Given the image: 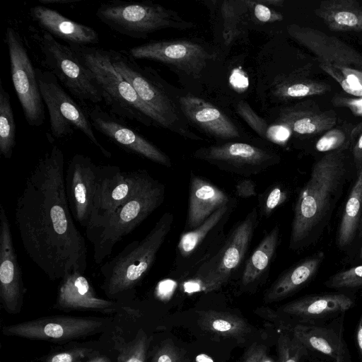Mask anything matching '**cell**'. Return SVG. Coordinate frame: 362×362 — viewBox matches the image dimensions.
<instances>
[{
    "mask_svg": "<svg viewBox=\"0 0 362 362\" xmlns=\"http://www.w3.org/2000/svg\"><path fill=\"white\" fill-rule=\"evenodd\" d=\"M319 66L335 80L346 93L362 98V71L322 63Z\"/></svg>",
    "mask_w": 362,
    "mask_h": 362,
    "instance_id": "obj_38",
    "label": "cell"
},
{
    "mask_svg": "<svg viewBox=\"0 0 362 362\" xmlns=\"http://www.w3.org/2000/svg\"><path fill=\"white\" fill-rule=\"evenodd\" d=\"M359 257H360L361 259H362V246H361V249H360V252H359Z\"/></svg>",
    "mask_w": 362,
    "mask_h": 362,
    "instance_id": "obj_57",
    "label": "cell"
},
{
    "mask_svg": "<svg viewBox=\"0 0 362 362\" xmlns=\"http://www.w3.org/2000/svg\"><path fill=\"white\" fill-rule=\"evenodd\" d=\"M236 205L234 198L197 228L181 234L173 267L174 276L188 280L220 250L227 236L226 227Z\"/></svg>",
    "mask_w": 362,
    "mask_h": 362,
    "instance_id": "obj_10",
    "label": "cell"
},
{
    "mask_svg": "<svg viewBox=\"0 0 362 362\" xmlns=\"http://www.w3.org/2000/svg\"><path fill=\"white\" fill-rule=\"evenodd\" d=\"M99 165L82 154L74 155L69 163L65 187L74 219L83 228L90 222L96 195Z\"/></svg>",
    "mask_w": 362,
    "mask_h": 362,
    "instance_id": "obj_18",
    "label": "cell"
},
{
    "mask_svg": "<svg viewBox=\"0 0 362 362\" xmlns=\"http://www.w3.org/2000/svg\"><path fill=\"white\" fill-rule=\"evenodd\" d=\"M29 30L41 66L52 73L71 96L83 105L103 102L94 76L70 46L61 43L41 28L30 27Z\"/></svg>",
    "mask_w": 362,
    "mask_h": 362,
    "instance_id": "obj_7",
    "label": "cell"
},
{
    "mask_svg": "<svg viewBox=\"0 0 362 362\" xmlns=\"http://www.w3.org/2000/svg\"><path fill=\"white\" fill-rule=\"evenodd\" d=\"M324 258L325 253L320 251L285 271L267 290L264 301L280 300L301 288L314 277Z\"/></svg>",
    "mask_w": 362,
    "mask_h": 362,
    "instance_id": "obj_28",
    "label": "cell"
},
{
    "mask_svg": "<svg viewBox=\"0 0 362 362\" xmlns=\"http://www.w3.org/2000/svg\"><path fill=\"white\" fill-rule=\"evenodd\" d=\"M221 170L250 177L263 173L280 161L274 152L243 142H226L202 147L194 153Z\"/></svg>",
    "mask_w": 362,
    "mask_h": 362,
    "instance_id": "obj_15",
    "label": "cell"
},
{
    "mask_svg": "<svg viewBox=\"0 0 362 362\" xmlns=\"http://www.w3.org/2000/svg\"><path fill=\"white\" fill-rule=\"evenodd\" d=\"M195 361L196 362H214L213 359L209 356L204 354L197 355Z\"/></svg>",
    "mask_w": 362,
    "mask_h": 362,
    "instance_id": "obj_54",
    "label": "cell"
},
{
    "mask_svg": "<svg viewBox=\"0 0 362 362\" xmlns=\"http://www.w3.org/2000/svg\"><path fill=\"white\" fill-rule=\"evenodd\" d=\"M124 302L98 297L85 274L73 272L60 281L52 308L64 312H95L115 316L124 310Z\"/></svg>",
    "mask_w": 362,
    "mask_h": 362,
    "instance_id": "obj_21",
    "label": "cell"
},
{
    "mask_svg": "<svg viewBox=\"0 0 362 362\" xmlns=\"http://www.w3.org/2000/svg\"><path fill=\"white\" fill-rule=\"evenodd\" d=\"M95 14L111 30L134 39H146L163 29L186 30L195 26L177 12L151 1L112 0L101 4Z\"/></svg>",
    "mask_w": 362,
    "mask_h": 362,
    "instance_id": "obj_9",
    "label": "cell"
},
{
    "mask_svg": "<svg viewBox=\"0 0 362 362\" xmlns=\"http://www.w3.org/2000/svg\"><path fill=\"white\" fill-rule=\"evenodd\" d=\"M15 223L26 254L49 279L85 274L86 244L71 216L64 156L58 146L44 153L27 176L16 200Z\"/></svg>",
    "mask_w": 362,
    "mask_h": 362,
    "instance_id": "obj_1",
    "label": "cell"
},
{
    "mask_svg": "<svg viewBox=\"0 0 362 362\" xmlns=\"http://www.w3.org/2000/svg\"><path fill=\"white\" fill-rule=\"evenodd\" d=\"M234 197L207 180L191 173L185 231L194 230Z\"/></svg>",
    "mask_w": 362,
    "mask_h": 362,
    "instance_id": "obj_25",
    "label": "cell"
},
{
    "mask_svg": "<svg viewBox=\"0 0 362 362\" xmlns=\"http://www.w3.org/2000/svg\"><path fill=\"white\" fill-rule=\"evenodd\" d=\"M202 329L225 337H240L250 331L247 323L236 315L213 310L199 313Z\"/></svg>",
    "mask_w": 362,
    "mask_h": 362,
    "instance_id": "obj_34",
    "label": "cell"
},
{
    "mask_svg": "<svg viewBox=\"0 0 362 362\" xmlns=\"http://www.w3.org/2000/svg\"><path fill=\"white\" fill-rule=\"evenodd\" d=\"M29 13L40 28L69 46H92L99 42L98 33L93 28L74 21L44 5L31 7Z\"/></svg>",
    "mask_w": 362,
    "mask_h": 362,
    "instance_id": "obj_24",
    "label": "cell"
},
{
    "mask_svg": "<svg viewBox=\"0 0 362 362\" xmlns=\"http://www.w3.org/2000/svg\"><path fill=\"white\" fill-rule=\"evenodd\" d=\"M70 47L94 76L110 112L124 120L146 127L154 126L132 85L113 66L108 49L95 46Z\"/></svg>",
    "mask_w": 362,
    "mask_h": 362,
    "instance_id": "obj_6",
    "label": "cell"
},
{
    "mask_svg": "<svg viewBox=\"0 0 362 362\" xmlns=\"http://www.w3.org/2000/svg\"><path fill=\"white\" fill-rule=\"evenodd\" d=\"M150 362H184V357L173 341L167 339L154 349Z\"/></svg>",
    "mask_w": 362,
    "mask_h": 362,
    "instance_id": "obj_44",
    "label": "cell"
},
{
    "mask_svg": "<svg viewBox=\"0 0 362 362\" xmlns=\"http://www.w3.org/2000/svg\"><path fill=\"white\" fill-rule=\"evenodd\" d=\"M315 14L332 31L362 33V4L356 0L320 1Z\"/></svg>",
    "mask_w": 362,
    "mask_h": 362,
    "instance_id": "obj_29",
    "label": "cell"
},
{
    "mask_svg": "<svg viewBox=\"0 0 362 362\" xmlns=\"http://www.w3.org/2000/svg\"><path fill=\"white\" fill-rule=\"evenodd\" d=\"M265 351L264 346L254 344L247 350L243 362H259L260 358Z\"/></svg>",
    "mask_w": 362,
    "mask_h": 362,
    "instance_id": "obj_50",
    "label": "cell"
},
{
    "mask_svg": "<svg viewBox=\"0 0 362 362\" xmlns=\"http://www.w3.org/2000/svg\"><path fill=\"white\" fill-rule=\"evenodd\" d=\"M106 340L103 343L100 341L83 343L74 341L60 345L40 360L42 362H85L103 349Z\"/></svg>",
    "mask_w": 362,
    "mask_h": 362,
    "instance_id": "obj_36",
    "label": "cell"
},
{
    "mask_svg": "<svg viewBox=\"0 0 362 362\" xmlns=\"http://www.w3.org/2000/svg\"><path fill=\"white\" fill-rule=\"evenodd\" d=\"M5 44L8 48L10 69L14 90L27 123L41 126L45 119L44 103L36 74L22 37L14 28L6 29Z\"/></svg>",
    "mask_w": 362,
    "mask_h": 362,
    "instance_id": "obj_13",
    "label": "cell"
},
{
    "mask_svg": "<svg viewBox=\"0 0 362 362\" xmlns=\"http://www.w3.org/2000/svg\"><path fill=\"white\" fill-rule=\"evenodd\" d=\"M236 194L243 199L250 198L257 195L256 184L249 178L239 181L235 186Z\"/></svg>",
    "mask_w": 362,
    "mask_h": 362,
    "instance_id": "obj_48",
    "label": "cell"
},
{
    "mask_svg": "<svg viewBox=\"0 0 362 362\" xmlns=\"http://www.w3.org/2000/svg\"><path fill=\"white\" fill-rule=\"evenodd\" d=\"M346 173L344 151L328 152L315 163L295 204L291 249L303 247L322 223Z\"/></svg>",
    "mask_w": 362,
    "mask_h": 362,
    "instance_id": "obj_2",
    "label": "cell"
},
{
    "mask_svg": "<svg viewBox=\"0 0 362 362\" xmlns=\"http://www.w3.org/2000/svg\"><path fill=\"white\" fill-rule=\"evenodd\" d=\"M108 49L113 66L132 85L154 126L189 139H202L188 128L178 103H175L172 88L156 70L139 64L127 50Z\"/></svg>",
    "mask_w": 362,
    "mask_h": 362,
    "instance_id": "obj_4",
    "label": "cell"
},
{
    "mask_svg": "<svg viewBox=\"0 0 362 362\" xmlns=\"http://www.w3.org/2000/svg\"><path fill=\"white\" fill-rule=\"evenodd\" d=\"M6 209L0 204V303L8 314L21 313L25 293Z\"/></svg>",
    "mask_w": 362,
    "mask_h": 362,
    "instance_id": "obj_19",
    "label": "cell"
},
{
    "mask_svg": "<svg viewBox=\"0 0 362 362\" xmlns=\"http://www.w3.org/2000/svg\"><path fill=\"white\" fill-rule=\"evenodd\" d=\"M352 134V141L355 140L352 153L354 162L358 170L362 166V123L354 127Z\"/></svg>",
    "mask_w": 362,
    "mask_h": 362,
    "instance_id": "obj_47",
    "label": "cell"
},
{
    "mask_svg": "<svg viewBox=\"0 0 362 362\" xmlns=\"http://www.w3.org/2000/svg\"><path fill=\"white\" fill-rule=\"evenodd\" d=\"M274 120L296 135L312 136L334 127L337 117L333 110H322L315 101L305 100L281 108Z\"/></svg>",
    "mask_w": 362,
    "mask_h": 362,
    "instance_id": "obj_23",
    "label": "cell"
},
{
    "mask_svg": "<svg viewBox=\"0 0 362 362\" xmlns=\"http://www.w3.org/2000/svg\"><path fill=\"white\" fill-rule=\"evenodd\" d=\"M335 106L349 107L356 115H362V99H353L344 96H335L332 99Z\"/></svg>",
    "mask_w": 362,
    "mask_h": 362,
    "instance_id": "obj_49",
    "label": "cell"
},
{
    "mask_svg": "<svg viewBox=\"0 0 362 362\" xmlns=\"http://www.w3.org/2000/svg\"><path fill=\"white\" fill-rule=\"evenodd\" d=\"M173 221L171 212L164 213L143 239L129 243L100 267V287L108 299L120 302L133 299L136 288L154 264Z\"/></svg>",
    "mask_w": 362,
    "mask_h": 362,
    "instance_id": "obj_3",
    "label": "cell"
},
{
    "mask_svg": "<svg viewBox=\"0 0 362 362\" xmlns=\"http://www.w3.org/2000/svg\"><path fill=\"white\" fill-rule=\"evenodd\" d=\"M278 362H300L307 349L293 336L282 334L278 339Z\"/></svg>",
    "mask_w": 362,
    "mask_h": 362,
    "instance_id": "obj_42",
    "label": "cell"
},
{
    "mask_svg": "<svg viewBox=\"0 0 362 362\" xmlns=\"http://www.w3.org/2000/svg\"><path fill=\"white\" fill-rule=\"evenodd\" d=\"M292 333L307 350L332 362H350V354L342 337L332 327L314 325H296Z\"/></svg>",
    "mask_w": 362,
    "mask_h": 362,
    "instance_id": "obj_26",
    "label": "cell"
},
{
    "mask_svg": "<svg viewBox=\"0 0 362 362\" xmlns=\"http://www.w3.org/2000/svg\"><path fill=\"white\" fill-rule=\"evenodd\" d=\"M358 230H359L360 234H361L362 233V213H361V218H360Z\"/></svg>",
    "mask_w": 362,
    "mask_h": 362,
    "instance_id": "obj_56",
    "label": "cell"
},
{
    "mask_svg": "<svg viewBox=\"0 0 362 362\" xmlns=\"http://www.w3.org/2000/svg\"><path fill=\"white\" fill-rule=\"evenodd\" d=\"M354 300L343 293L307 296L285 304L281 311L305 321L315 320L344 313Z\"/></svg>",
    "mask_w": 362,
    "mask_h": 362,
    "instance_id": "obj_27",
    "label": "cell"
},
{
    "mask_svg": "<svg viewBox=\"0 0 362 362\" xmlns=\"http://www.w3.org/2000/svg\"><path fill=\"white\" fill-rule=\"evenodd\" d=\"M259 362H275L272 358L268 356L266 354V351L262 354Z\"/></svg>",
    "mask_w": 362,
    "mask_h": 362,
    "instance_id": "obj_55",
    "label": "cell"
},
{
    "mask_svg": "<svg viewBox=\"0 0 362 362\" xmlns=\"http://www.w3.org/2000/svg\"><path fill=\"white\" fill-rule=\"evenodd\" d=\"M289 36L312 52L320 63L362 71V54L340 39L317 29L291 24Z\"/></svg>",
    "mask_w": 362,
    "mask_h": 362,
    "instance_id": "obj_20",
    "label": "cell"
},
{
    "mask_svg": "<svg viewBox=\"0 0 362 362\" xmlns=\"http://www.w3.org/2000/svg\"><path fill=\"white\" fill-rule=\"evenodd\" d=\"M362 213V166L347 199L337 233V245L343 248L353 241Z\"/></svg>",
    "mask_w": 362,
    "mask_h": 362,
    "instance_id": "obj_33",
    "label": "cell"
},
{
    "mask_svg": "<svg viewBox=\"0 0 362 362\" xmlns=\"http://www.w3.org/2000/svg\"><path fill=\"white\" fill-rule=\"evenodd\" d=\"M287 194L282 187L276 185L259 196L262 216L269 217L286 199Z\"/></svg>",
    "mask_w": 362,
    "mask_h": 362,
    "instance_id": "obj_43",
    "label": "cell"
},
{
    "mask_svg": "<svg viewBox=\"0 0 362 362\" xmlns=\"http://www.w3.org/2000/svg\"><path fill=\"white\" fill-rule=\"evenodd\" d=\"M148 173L144 169L123 171L116 165H99L94 206L86 230L100 223L127 201Z\"/></svg>",
    "mask_w": 362,
    "mask_h": 362,
    "instance_id": "obj_16",
    "label": "cell"
},
{
    "mask_svg": "<svg viewBox=\"0 0 362 362\" xmlns=\"http://www.w3.org/2000/svg\"><path fill=\"white\" fill-rule=\"evenodd\" d=\"M230 82L235 87L239 88H245L247 85V78L243 74H240V71H235L230 76Z\"/></svg>",
    "mask_w": 362,
    "mask_h": 362,
    "instance_id": "obj_51",
    "label": "cell"
},
{
    "mask_svg": "<svg viewBox=\"0 0 362 362\" xmlns=\"http://www.w3.org/2000/svg\"><path fill=\"white\" fill-rule=\"evenodd\" d=\"M353 127H333L327 131L317 141L315 148L320 152L345 151L352 143Z\"/></svg>",
    "mask_w": 362,
    "mask_h": 362,
    "instance_id": "obj_39",
    "label": "cell"
},
{
    "mask_svg": "<svg viewBox=\"0 0 362 362\" xmlns=\"http://www.w3.org/2000/svg\"><path fill=\"white\" fill-rule=\"evenodd\" d=\"M115 317L52 315L6 325L1 331L7 337L63 345L105 333L114 324Z\"/></svg>",
    "mask_w": 362,
    "mask_h": 362,
    "instance_id": "obj_12",
    "label": "cell"
},
{
    "mask_svg": "<svg viewBox=\"0 0 362 362\" xmlns=\"http://www.w3.org/2000/svg\"><path fill=\"white\" fill-rule=\"evenodd\" d=\"M235 109L243 119L264 139L282 144L289 138L291 132L287 127L276 123L271 124L267 123L252 109L247 102L240 100Z\"/></svg>",
    "mask_w": 362,
    "mask_h": 362,
    "instance_id": "obj_35",
    "label": "cell"
},
{
    "mask_svg": "<svg viewBox=\"0 0 362 362\" xmlns=\"http://www.w3.org/2000/svg\"><path fill=\"white\" fill-rule=\"evenodd\" d=\"M280 229L275 226L262 239L243 267L240 283L245 288L257 285L268 274L279 243Z\"/></svg>",
    "mask_w": 362,
    "mask_h": 362,
    "instance_id": "obj_30",
    "label": "cell"
},
{
    "mask_svg": "<svg viewBox=\"0 0 362 362\" xmlns=\"http://www.w3.org/2000/svg\"><path fill=\"white\" fill-rule=\"evenodd\" d=\"M356 341L357 349L361 358H362V313L358 320L356 332Z\"/></svg>",
    "mask_w": 362,
    "mask_h": 362,
    "instance_id": "obj_52",
    "label": "cell"
},
{
    "mask_svg": "<svg viewBox=\"0 0 362 362\" xmlns=\"http://www.w3.org/2000/svg\"><path fill=\"white\" fill-rule=\"evenodd\" d=\"M127 52L135 60L155 61L195 78L216 57L206 46L185 39L152 41L132 47Z\"/></svg>",
    "mask_w": 362,
    "mask_h": 362,
    "instance_id": "obj_14",
    "label": "cell"
},
{
    "mask_svg": "<svg viewBox=\"0 0 362 362\" xmlns=\"http://www.w3.org/2000/svg\"><path fill=\"white\" fill-rule=\"evenodd\" d=\"M223 1L221 6V13L223 18V36L226 42L230 43L238 35L237 32V23L242 17V8L245 6V1Z\"/></svg>",
    "mask_w": 362,
    "mask_h": 362,
    "instance_id": "obj_40",
    "label": "cell"
},
{
    "mask_svg": "<svg viewBox=\"0 0 362 362\" xmlns=\"http://www.w3.org/2000/svg\"><path fill=\"white\" fill-rule=\"evenodd\" d=\"M39 1L43 5L45 4H72L75 2L80 1V0H39Z\"/></svg>",
    "mask_w": 362,
    "mask_h": 362,
    "instance_id": "obj_53",
    "label": "cell"
},
{
    "mask_svg": "<svg viewBox=\"0 0 362 362\" xmlns=\"http://www.w3.org/2000/svg\"><path fill=\"white\" fill-rule=\"evenodd\" d=\"M177 103L184 117L206 134L223 140L240 138L236 124L210 103L191 93L178 96Z\"/></svg>",
    "mask_w": 362,
    "mask_h": 362,
    "instance_id": "obj_22",
    "label": "cell"
},
{
    "mask_svg": "<svg viewBox=\"0 0 362 362\" xmlns=\"http://www.w3.org/2000/svg\"><path fill=\"white\" fill-rule=\"evenodd\" d=\"M165 185L148 173L131 197L96 226L86 230L93 246V259L100 264L115 245L134 230L163 202Z\"/></svg>",
    "mask_w": 362,
    "mask_h": 362,
    "instance_id": "obj_5",
    "label": "cell"
},
{
    "mask_svg": "<svg viewBox=\"0 0 362 362\" xmlns=\"http://www.w3.org/2000/svg\"><path fill=\"white\" fill-rule=\"evenodd\" d=\"M115 322L111 328L112 336L117 349L115 362H147L151 337L140 327L133 335L125 332L122 327Z\"/></svg>",
    "mask_w": 362,
    "mask_h": 362,
    "instance_id": "obj_32",
    "label": "cell"
},
{
    "mask_svg": "<svg viewBox=\"0 0 362 362\" xmlns=\"http://www.w3.org/2000/svg\"><path fill=\"white\" fill-rule=\"evenodd\" d=\"M111 328L108 332L109 340L107 344H106L103 349L99 354L85 362H115L117 358V349L113 341Z\"/></svg>",
    "mask_w": 362,
    "mask_h": 362,
    "instance_id": "obj_46",
    "label": "cell"
},
{
    "mask_svg": "<svg viewBox=\"0 0 362 362\" xmlns=\"http://www.w3.org/2000/svg\"><path fill=\"white\" fill-rule=\"evenodd\" d=\"M257 226L258 212L253 208L228 232L220 250L185 281V291L209 293L226 284L242 267Z\"/></svg>",
    "mask_w": 362,
    "mask_h": 362,
    "instance_id": "obj_8",
    "label": "cell"
},
{
    "mask_svg": "<svg viewBox=\"0 0 362 362\" xmlns=\"http://www.w3.org/2000/svg\"><path fill=\"white\" fill-rule=\"evenodd\" d=\"M35 70L41 96L49 117V140L69 136L74 129H78L105 157L111 158V153L97 139L84 107L68 93L52 73L38 67Z\"/></svg>",
    "mask_w": 362,
    "mask_h": 362,
    "instance_id": "obj_11",
    "label": "cell"
},
{
    "mask_svg": "<svg viewBox=\"0 0 362 362\" xmlns=\"http://www.w3.org/2000/svg\"><path fill=\"white\" fill-rule=\"evenodd\" d=\"M94 129L124 150L158 164L171 167L170 158L158 146L131 127L126 120L100 105L84 107Z\"/></svg>",
    "mask_w": 362,
    "mask_h": 362,
    "instance_id": "obj_17",
    "label": "cell"
},
{
    "mask_svg": "<svg viewBox=\"0 0 362 362\" xmlns=\"http://www.w3.org/2000/svg\"><path fill=\"white\" fill-rule=\"evenodd\" d=\"M306 67L295 70L276 79L274 95L284 100L323 95L331 90V86L310 76Z\"/></svg>",
    "mask_w": 362,
    "mask_h": 362,
    "instance_id": "obj_31",
    "label": "cell"
},
{
    "mask_svg": "<svg viewBox=\"0 0 362 362\" xmlns=\"http://www.w3.org/2000/svg\"><path fill=\"white\" fill-rule=\"evenodd\" d=\"M325 285L332 288H353L362 286V265L332 275L325 282Z\"/></svg>",
    "mask_w": 362,
    "mask_h": 362,
    "instance_id": "obj_41",
    "label": "cell"
},
{
    "mask_svg": "<svg viewBox=\"0 0 362 362\" xmlns=\"http://www.w3.org/2000/svg\"><path fill=\"white\" fill-rule=\"evenodd\" d=\"M250 8L253 9L255 18L263 23L279 21L283 19L281 13L271 9L259 1H247Z\"/></svg>",
    "mask_w": 362,
    "mask_h": 362,
    "instance_id": "obj_45",
    "label": "cell"
},
{
    "mask_svg": "<svg viewBox=\"0 0 362 362\" xmlns=\"http://www.w3.org/2000/svg\"><path fill=\"white\" fill-rule=\"evenodd\" d=\"M16 130L11 98L0 80V153L6 159L13 156Z\"/></svg>",
    "mask_w": 362,
    "mask_h": 362,
    "instance_id": "obj_37",
    "label": "cell"
}]
</instances>
